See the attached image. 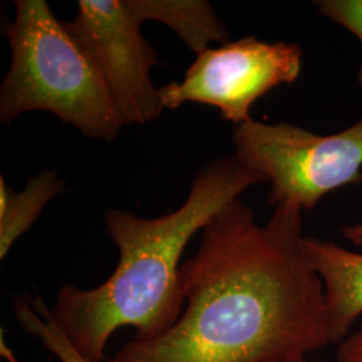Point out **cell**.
Returning <instances> with one entry per match:
<instances>
[{
	"instance_id": "cell-13",
	"label": "cell",
	"mask_w": 362,
	"mask_h": 362,
	"mask_svg": "<svg viewBox=\"0 0 362 362\" xmlns=\"http://www.w3.org/2000/svg\"><path fill=\"white\" fill-rule=\"evenodd\" d=\"M342 235L353 246L362 247V224L342 227Z\"/></svg>"
},
{
	"instance_id": "cell-7",
	"label": "cell",
	"mask_w": 362,
	"mask_h": 362,
	"mask_svg": "<svg viewBox=\"0 0 362 362\" xmlns=\"http://www.w3.org/2000/svg\"><path fill=\"white\" fill-rule=\"evenodd\" d=\"M303 251L324 286L332 342H341L362 315V254L334 242L305 236Z\"/></svg>"
},
{
	"instance_id": "cell-6",
	"label": "cell",
	"mask_w": 362,
	"mask_h": 362,
	"mask_svg": "<svg viewBox=\"0 0 362 362\" xmlns=\"http://www.w3.org/2000/svg\"><path fill=\"white\" fill-rule=\"evenodd\" d=\"M143 23L134 0H81L77 16L65 23L100 71L122 127L148 124L164 109L149 76L157 54Z\"/></svg>"
},
{
	"instance_id": "cell-4",
	"label": "cell",
	"mask_w": 362,
	"mask_h": 362,
	"mask_svg": "<svg viewBox=\"0 0 362 362\" xmlns=\"http://www.w3.org/2000/svg\"><path fill=\"white\" fill-rule=\"evenodd\" d=\"M233 141L235 156L272 184V207L311 211L326 194L362 180V118L327 136L251 118L233 128Z\"/></svg>"
},
{
	"instance_id": "cell-3",
	"label": "cell",
	"mask_w": 362,
	"mask_h": 362,
	"mask_svg": "<svg viewBox=\"0 0 362 362\" xmlns=\"http://www.w3.org/2000/svg\"><path fill=\"white\" fill-rule=\"evenodd\" d=\"M15 8L1 28L13 59L0 88V121L42 110L89 139L113 141L122 125L89 55L45 0H18Z\"/></svg>"
},
{
	"instance_id": "cell-11",
	"label": "cell",
	"mask_w": 362,
	"mask_h": 362,
	"mask_svg": "<svg viewBox=\"0 0 362 362\" xmlns=\"http://www.w3.org/2000/svg\"><path fill=\"white\" fill-rule=\"evenodd\" d=\"M315 6L322 16L346 28L362 43V0H320ZM357 81L362 88V65Z\"/></svg>"
},
{
	"instance_id": "cell-5",
	"label": "cell",
	"mask_w": 362,
	"mask_h": 362,
	"mask_svg": "<svg viewBox=\"0 0 362 362\" xmlns=\"http://www.w3.org/2000/svg\"><path fill=\"white\" fill-rule=\"evenodd\" d=\"M302 49L296 43L245 37L197 54L180 82L158 89L164 109L184 104L214 106L223 119L239 127L251 119L252 105L274 88L294 83Z\"/></svg>"
},
{
	"instance_id": "cell-2",
	"label": "cell",
	"mask_w": 362,
	"mask_h": 362,
	"mask_svg": "<svg viewBox=\"0 0 362 362\" xmlns=\"http://www.w3.org/2000/svg\"><path fill=\"white\" fill-rule=\"evenodd\" d=\"M236 157H223L202 169L184 204L168 215L144 219L125 209L106 212V230L116 243V270L103 285L82 290L65 285L50 309L54 322L88 362H104L109 338L132 326L148 339L180 318L184 294L180 259L194 233L219 211L263 182Z\"/></svg>"
},
{
	"instance_id": "cell-9",
	"label": "cell",
	"mask_w": 362,
	"mask_h": 362,
	"mask_svg": "<svg viewBox=\"0 0 362 362\" xmlns=\"http://www.w3.org/2000/svg\"><path fill=\"white\" fill-rule=\"evenodd\" d=\"M64 182L55 170H45L30 177L23 191L15 192L4 176H0V259L8 255L45 207L64 191Z\"/></svg>"
},
{
	"instance_id": "cell-14",
	"label": "cell",
	"mask_w": 362,
	"mask_h": 362,
	"mask_svg": "<svg viewBox=\"0 0 362 362\" xmlns=\"http://www.w3.org/2000/svg\"><path fill=\"white\" fill-rule=\"evenodd\" d=\"M267 362H308V357H293V358H279Z\"/></svg>"
},
{
	"instance_id": "cell-15",
	"label": "cell",
	"mask_w": 362,
	"mask_h": 362,
	"mask_svg": "<svg viewBox=\"0 0 362 362\" xmlns=\"http://www.w3.org/2000/svg\"><path fill=\"white\" fill-rule=\"evenodd\" d=\"M3 362H4V361H3Z\"/></svg>"
},
{
	"instance_id": "cell-10",
	"label": "cell",
	"mask_w": 362,
	"mask_h": 362,
	"mask_svg": "<svg viewBox=\"0 0 362 362\" xmlns=\"http://www.w3.org/2000/svg\"><path fill=\"white\" fill-rule=\"evenodd\" d=\"M13 314L22 329L35 337L58 361L88 362L54 322L50 309L39 296L13 298Z\"/></svg>"
},
{
	"instance_id": "cell-1",
	"label": "cell",
	"mask_w": 362,
	"mask_h": 362,
	"mask_svg": "<svg viewBox=\"0 0 362 362\" xmlns=\"http://www.w3.org/2000/svg\"><path fill=\"white\" fill-rule=\"evenodd\" d=\"M181 264L187 306L165 333L134 338L104 362H267L332 344L324 286L303 251L302 211L260 226L240 199L202 230Z\"/></svg>"
},
{
	"instance_id": "cell-12",
	"label": "cell",
	"mask_w": 362,
	"mask_h": 362,
	"mask_svg": "<svg viewBox=\"0 0 362 362\" xmlns=\"http://www.w3.org/2000/svg\"><path fill=\"white\" fill-rule=\"evenodd\" d=\"M336 362H362V326L339 342Z\"/></svg>"
},
{
	"instance_id": "cell-8",
	"label": "cell",
	"mask_w": 362,
	"mask_h": 362,
	"mask_svg": "<svg viewBox=\"0 0 362 362\" xmlns=\"http://www.w3.org/2000/svg\"><path fill=\"white\" fill-rule=\"evenodd\" d=\"M134 4L144 22L157 21L170 27L196 54L228 37L224 22L206 0H134Z\"/></svg>"
}]
</instances>
